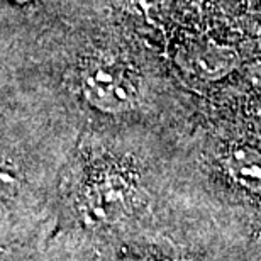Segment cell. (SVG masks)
<instances>
[{
    "mask_svg": "<svg viewBox=\"0 0 261 261\" xmlns=\"http://www.w3.org/2000/svg\"><path fill=\"white\" fill-rule=\"evenodd\" d=\"M82 85L87 100L103 112H126L139 100V85L133 71L107 56L88 61Z\"/></svg>",
    "mask_w": 261,
    "mask_h": 261,
    "instance_id": "obj_1",
    "label": "cell"
},
{
    "mask_svg": "<svg viewBox=\"0 0 261 261\" xmlns=\"http://www.w3.org/2000/svg\"><path fill=\"white\" fill-rule=\"evenodd\" d=\"M130 185L117 171H100L88 181L82 197V216L90 224L117 221L127 207Z\"/></svg>",
    "mask_w": 261,
    "mask_h": 261,
    "instance_id": "obj_2",
    "label": "cell"
},
{
    "mask_svg": "<svg viewBox=\"0 0 261 261\" xmlns=\"http://www.w3.org/2000/svg\"><path fill=\"white\" fill-rule=\"evenodd\" d=\"M226 168L239 185L249 190L259 189V153L253 146L241 144L232 148L226 160Z\"/></svg>",
    "mask_w": 261,
    "mask_h": 261,
    "instance_id": "obj_3",
    "label": "cell"
},
{
    "mask_svg": "<svg viewBox=\"0 0 261 261\" xmlns=\"http://www.w3.org/2000/svg\"><path fill=\"white\" fill-rule=\"evenodd\" d=\"M20 175L9 160L0 158V198H10L17 194Z\"/></svg>",
    "mask_w": 261,
    "mask_h": 261,
    "instance_id": "obj_4",
    "label": "cell"
},
{
    "mask_svg": "<svg viewBox=\"0 0 261 261\" xmlns=\"http://www.w3.org/2000/svg\"><path fill=\"white\" fill-rule=\"evenodd\" d=\"M144 261H170V259H166V258H161V256H154V258H146Z\"/></svg>",
    "mask_w": 261,
    "mask_h": 261,
    "instance_id": "obj_5",
    "label": "cell"
},
{
    "mask_svg": "<svg viewBox=\"0 0 261 261\" xmlns=\"http://www.w3.org/2000/svg\"><path fill=\"white\" fill-rule=\"evenodd\" d=\"M20 2H28V0H20Z\"/></svg>",
    "mask_w": 261,
    "mask_h": 261,
    "instance_id": "obj_6",
    "label": "cell"
}]
</instances>
